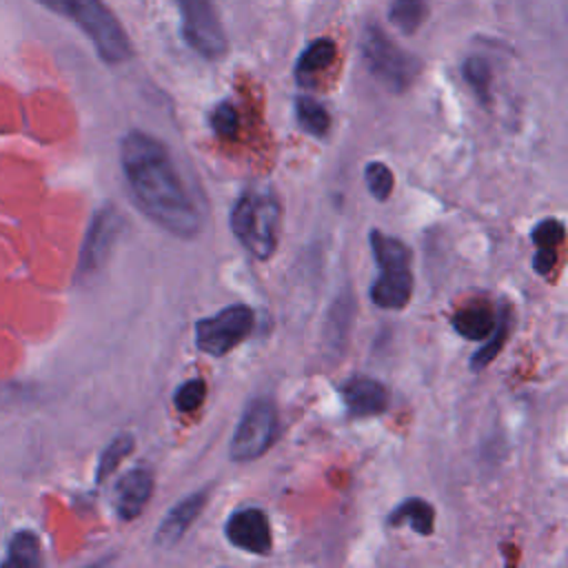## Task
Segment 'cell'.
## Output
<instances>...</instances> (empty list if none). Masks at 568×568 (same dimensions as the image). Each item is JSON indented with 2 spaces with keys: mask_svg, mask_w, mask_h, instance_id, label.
<instances>
[{
  "mask_svg": "<svg viewBox=\"0 0 568 568\" xmlns=\"http://www.w3.org/2000/svg\"><path fill=\"white\" fill-rule=\"evenodd\" d=\"M120 164L133 200L158 226L178 237L197 235L200 211L162 140L129 131L120 142Z\"/></svg>",
  "mask_w": 568,
  "mask_h": 568,
  "instance_id": "cell-1",
  "label": "cell"
},
{
  "mask_svg": "<svg viewBox=\"0 0 568 568\" xmlns=\"http://www.w3.org/2000/svg\"><path fill=\"white\" fill-rule=\"evenodd\" d=\"M229 222L246 253L255 260H266L273 255L280 240L282 204L273 191L251 189L235 200Z\"/></svg>",
  "mask_w": 568,
  "mask_h": 568,
  "instance_id": "cell-2",
  "label": "cell"
},
{
  "mask_svg": "<svg viewBox=\"0 0 568 568\" xmlns=\"http://www.w3.org/2000/svg\"><path fill=\"white\" fill-rule=\"evenodd\" d=\"M53 13L71 20L95 47L98 55L109 64L131 58V42L118 18L102 0H38Z\"/></svg>",
  "mask_w": 568,
  "mask_h": 568,
  "instance_id": "cell-3",
  "label": "cell"
},
{
  "mask_svg": "<svg viewBox=\"0 0 568 568\" xmlns=\"http://www.w3.org/2000/svg\"><path fill=\"white\" fill-rule=\"evenodd\" d=\"M373 257L379 266V275L371 286V300L379 308H404L413 293V273H410V253L404 242L397 237L384 235L379 229L371 231Z\"/></svg>",
  "mask_w": 568,
  "mask_h": 568,
  "instance_id": "cell-4",
  "label": "cell"
},
{
  "mask_svg": "<svg viewBox=\"0 0 568 568\" xmlns=\"http://www.w3.org/2000/svg\"><path fill=\"white\" fill-rule=\"evenodd\" d=\"M359 49L368 73L388 91H406L419 73V60L397 47L377 24H366Z\"/></svg>",
  "mask_w": 568,
  "mask_h": 568,
  "instance_id": "cell-5",
  "label": "cell"
},
{
  "mask_svg": "<svg viewBox=\"0 0 568 568\" xmlns=\"http://www.w3.org/2000/svg\"><path fill=\"white\" fill-rule=\"evenodd\" d=\"M277 435V410L268 399H253L231 437L229 455L235 462H253L268 450Z\"/></svg>",
  "mask_w": 568,
  "mask_h": 568,
  "instance_id": "cell-6",
  "label": "cell"
},
{
  "mask_svg": "<svg viewBox=\"0 0 568 568\" xmlns=\"http://www.w3.org/2000/svg\"><path fill=\"white\" fill-rule=\"evenodd\" d=\"M251 328L253 311L246 304H231L195 324V346L206 355L222 357L235 348L251 333Z\"/></svg>",
  "mask_w": 568,
  "mask_h": 568,
  "instance_id": "cell-7",
  "label": "cell"
},
{
  "mask_svg": "<svg viewBox=\"0 0 568 568\" xmlns=\"http://www.w3.org/2000/svg\"><path fill=\"white\" fill-rule=\"evenodd\" d=\"M180 24L186 44L206 60L226 53V33L209 0H180Z\"/></svg>",
  "mask_w": 568,
  "mask_h": 568,
  "instance_id": "cell-8",
  "label": "cell"
},
{
  "mask_svg": "<svg viewBox=\"0 0 568 568\" xmlns=\"http://www.w3.org/2000/svg\"><path fill=\"white\" fill-rule=\"evenodd\" d=\"M120 231H122V217H120L118 209L102 206L100 211H95V215L87 229L82 248H80V260H78L80 277H89L98 268H102Z\"/></svg>",
  "mask_w": 568,
  "mask_h": 568,
  "instance_id": "cell-9",
  "label": "cell"
},
{
  "mask_svg": "<svg viewBox=\"0 0 568 568\" xmlns=\"http://www.w3.org/2000/svg\"><path fill=\"white\" fill-rule=\"evenodd\" d=\"M224 535L229 544L251 555H268L271 552V526L268 517L262 508L246 506L235 510L224 526Z\"/></svg>",
  "mask_w": 568,
  "mask_h": 568,
  "instance_id": "cell-10",
  "label": "cell"
},
{
  "mask_svg": "<svg viewBox=\"0 0 568 568\" xmlns=\"http://www.w3.org/2000/svg\"><path fill=\"white\" fill-rule=\"evenodd\" d=\"M153 493V473L146 466H135L126 470L113 490V506L120 519H135L149 504Z\"/></svg>",
  "mask_w": 568,
  "mask_h": 568,
  "instance_id": "cell-11",
  "label": "cell"
},
{
  "mask_svg": "<svg viewBox=\"0 0 568 568\" xmlns=\"http://www.w3.org/2000/svg\"><path fill=\"white\" fill-rule=\"evenodd\" d=\"M342 399L351 415L373 417L386 410L388 390L382 382L371 377H353L342 386Z\"/></svg>",
  "mask_w": 568,
  "mask_h": 568,
  "instance_id": "cell-12",
  "label": "cell"
},
{
  "mask_svg": "<svg viewBox=\"0 0 568 568\" xmlns=\"http://www.w3.org/2000/svg\"><path fill=\"white\" fill-rule=\"evenodd\" d=\"M206 495L209 490H197V493H191L186 499H182L180 504H175L166 517L162 519V524L158 526L155 530V544L169 548L173 544H178L184 532L189 530V526L197 519V515L202 513V508L206 506Z\"/></svg>",
  "mask_w": 568,
  "mask_h": 568,
  "instance_id": "cell-13",
  "label": "cell"
},
{
  "mask_svg": "<svg viewBox=\"0 0 568 568\" xmlns=\"http://www.w3.org/2000/svg\"><path fill=\"white\" fill-rule=\"evenodd\" d=\"M537 251H535V257H532V266L539 275H546L552 271L555 262H557V255H559V246L564 242V224L559 220H541L532 233H530Z\"/></svg>",
  "mask_w": 568,
  "mask_h": 568,
  "instance_id": "cell-14",
  "label": "cell"
},
{
  "mask_svg": "<svg viewBox=\"0 0 568 568\" xmlns=\"http://www.w3.org/2000/svg\"><path fill=\"white\" fill-rule=\"evenodd\" d=\"M337 55V47L333 40L328 38H320V40H313L297 58V64H295V78L297 82L302 84H311L313 78L317 73H322L324 69H328L333 64Z\"/></svg>",
  "mask_w": 568,
  "mask_h": 568,
  "instance_id": "cell-15",
  "label": "cell"
},
{
  "mask_svg": "<svg viewBox=\"0 0 568 568\" xmlns=\"http://www.w3.org/2000/svg\"><path fill=\"white\" fill-rule=\"evenodd\" d=\"M497 317L488 304H468L453 315V328L466 339H486L495 328Z\"/></svg>",
  "mask_w": 568,
  "mask_h": 568,
  "instance_id": "cell-16",
  "label": "cell"
},
{
  "mask_svg": "<svg viewBox=\"0 0 568 568\" xmlns=\"http://www.w3.org/2000/svg\"><path fill=\"white\" fill-rule=\"evenodd\" d=\"M388 524L390 526H408L413 528L417 535L426 537L433 532L435 526V510L428 501L419 499V497H410L406 501H402L395 510H390L388 515Z\"/></svg>",
  "mask_w": 568,
  "mask_h": 568,
  "instance_id": "cell-17",
  "label": "cell"
},
{
  "mask_svg": "<svg viewBox=\"0 0 568 568\" xmlns=\"http://www.w3.org/2000/svg\"><path fill=\"white\" fill-rule=\"evenodd\" d=\"M295 118H297L300 129L313 138H322L331 129V115L324 109V104H320L317 100L306 98V95L295 100Z\"/></svg>",
  "mask_w": 568,
  "mask_h": 568,
  "instance_id": "cell-18",
  "label": "cell"
},
{
  "mask_svg": "<svg viewBox=\"0 0 568 568\" xmlns=\"http://www.w3.org/2000/svg\"><path fill=\"white\" fill-rule=\"evenodd\" d=\"M428 16L426 0H393L388 9V20L402 33H415Z\"/></svg>",
  "mask_w": 568,
  "mask_h": 568,
  "instance_id": "cell-19",
  "label": "cell"
},
{
  "mask_svg": "<svg viewBox=\"0 0 568 568\" xmlns=\"http://www.w3.org/2000/svg\"><path fill=\"white\" fill-rule=\"evenodd\" d=\"M9 566H36L40 564V539L31 530H20L9 544Z\"/></svg>",
  "mask_w": 568,
  "mask_h": 568,
  "instance_id": "cell-20",
  "label": "cell"
},
{
  "mask_svg": "<svg viewBox=\"0 0 568 568\" xmlns=\"http://www.w3.org/2000/svg\"><path fill=\"white\" fill-rule=\"evenodd\" d=\"M133 444H135V439H133V435H129V433H122V435L113 437V439L106 444L104 453L100 455L95 479H98V481H104V479L118 468V464L133 450Z\"/></svg>",
  "mask_w": 568,
  "mask_h": 568,
  "instance_id": "cell-21",
  "label": "cell"
},
{
  "mask_svg": "<svg viewBox=\"0 0 568 568\" xmlns=\"http://www.w3.org/2000/svg\"><path fill=\"white\" fill-rule=\"evenodd\" d=\"M506 337H508V315L501 313V315L497 317L495 328L490 331V342H486L481 348H477V351L473 353V357H470V368H473V371L486 368V366L499 355L501 346L506 344Z\"/></svg>",
  "mask_w": 568,
  "mask_h": 568,
  "instance_id": "cell-22",
  "label": "cell"
},
{
  "mask_svg": "<svg viewBox=\"0 0 568 568\" xmlns=\"http://www.w3.org/2000/svg\"><path fill=\"white\" fill-rule=\"evenodd\" d=\"M464 71V78L466 82L473 87L475 95L481 100V102H488L490 100V82H493V71H490V64L484 60V58H468L462 67Z\"/></svg>",
  "mask_w": 568,
  "mask_h": 568,
  "instance_id": "cell-23",
  "label": "cell"
},
{
  "mask_svg": "<svg viewBox=\"0 0 568 568\" xmlns=\"http://www.w3.org/2000/svg\"><path fill=\"white\" fill-rule=\"evenodd\" d=\"M364 180H366L368 193L375 200H379V202L388 200V195L393 191V171L384 162H368L364 169Z\"/></svg>",
  "mask_w": 568,
  "mask_h": 568,
  "instance_id": "cell-24",
  "label": "cell"
},
{
  "mask_svg": "<svg viewBox=\"0 0 568 568\" xmlns=\"http://www.w3.org/2000/svg\"><path fill=\"white\" fill-rule=\"evenodd\" d=\"M204 399H206V384H204V379L193 377L178 386L173 404L180 413H193L204 404Z\"/></svg>",
  "mask_w": 568,
  "mask_h": 568,
  "instance_id": "cell-25",
  "label": "cell"
},
{
  "mask_svg": "<svg viewBox=\"0 0 568 568\" xmlns=\"http://www.w3.org/2000/svg\"><path fill=\"white\" fill-rule=\"evenodd\" d=\"M351 317H353V304L348 297L344 300H335L331 317H328V331H326V339L333 342L335 346L339 342L346 339V331L351 326Z\"/></svg>",
  "mask_w": 568,
  "mask_h": 568,
  "instance_id": "cell-26",
  "label": "cell"
},
{
  "mask_svg": "<svg viewBox=\"0 0 568 568\" xmlns=\"http://www.w3.org/2000/svg\"><path fill=\"white\" fill-rule=\"evenodd\" d=\"M211 129L220 138H233L237 131V111L231 102H220L211 111Z\"/></svg>",
  "mask_w": 568,
  "mask_h": 568,
  "instance_id": "cell-27",
  "label": "cell"
}]
</instances>
